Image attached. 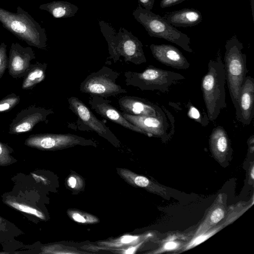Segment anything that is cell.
<instances>
[{"instance_id":"24","label":"cell","mask_w":254,"mask_h":254,"mask_svg":"<svg viewBox=\"0 0 254 254\" xmlns=\"http://www.w3.org/2000/svg\"><path fill=\"white\" fill-rule=\"evenodd\" d=\"M69 216L74 221L80 223H95L98 222V218L90 214L78 210H68Z\"/></svg>"},{"instance_id":"8","label":"cell","mask_w":254,"mask_h":254,"mask_svg":"<svg viewBox=\"0 0 254 254\" xmlns=\"http://www.w3.org/2000/svg\"><path fill=\"white\" fill-rule=\"evenodd\" d=\"M122 115L130 123L141 129L143 134L160 138L165 141L171 137L175 131V119L168 111L161 116H134L122 112Z\"/></svg>"},{"instance_id":"29","label":"cell","mask_w":254,"mask_h":254,"mask_svg":"<svg viewBox=\"0 0 254 254\" xmlns=\"http://www.w3.org/2000/svg\"><path fill=\"white\" fill-rule=\"evenodd\" d=\"M224 217V211L221 208L218 207L215 209L210 216V219L212 224H214L219 222Z\"/></svg>"},{"instance_id":"21","label":"cell","mask_w":254,"mask_h":254,"mask_svg":"<svg viewBox=\"0 0 254 254\" xmlns=\"http://www.w3.org/2000/svg\"><path fill=\"white\" fill-rule=\"evenodd\" d=\"M148 236L132 235L126 234L120 238L109 241L101 242L99 243L103 247L112 248H126L136 245L139 242L144 241Z\"/></svg>"},{"instance_id":"27","label":"cell","mask_w":254,"mask_h":254,"mask_svg":"<svg viewBox=\"0 0 254 254\" xmlns=\"http://www.w3.org/2000/svg\"><path fill=\"white\" fill-rule=\"evenodd\" d=\"M6 45L2 42L0 45V79L7 68L8 57L6 54Z\"/></svg>"},{"instance_id":"1","label":"cell","mask_w":254,"mask_h":254,"mask_svg":"<svg viewBox=\"0 0 254 254\" xmlns=\"http://www.w3.org/2000/svg\"><path fill=\"white\" fill-rule=\"evenodd\" d=\"M226 75L224 64L220 55L215 60H210L207 72L202 77L201 89L209 121L218 117L220 111L226 108L225 85Z\"/></svg>"},{"instance_id":"3","label":"cell","mask_w":254,"mask_h":254,"mask_svg":"<svg viewBox=\"0 0 254 254\" xmlns=\"http://www.w3.org/2000/svg\"><path fill=\"white\" fill-rule=\"evenodd\" d=\"M0 22L3 27L30 46L46 49L47 37L42 27L27 11L18 6L16 12L0 7Z\"/></svg>"},{"instance_id":"34","label":"cell","mask_w":254,"mask_h":254,"mask_svg":"<svg viewBox=\"0 0 254 254\" xmlns=\"http://www.w3.org/2000/svg\"><path fill=\"white\" fill-rule=\"evenodd\" d=\"M179 246L178 243L174 241H170L166 243L163 246L161 251H169L176 249Z\"/></svg>"},{"instance_id":"17","label":"cell","mask_w":254,"mask_h":254,"mask_svg":"<svg viewBox=\"0 0 254 254\" xmlns=\"http://www.w3.org/2000/svg\"><path fill=\"white\" fill-rule=\"evenodd\" d=\"M163 17L176 27H192L202 20L200 12L193 8H184L166 13Z\"/></svg>"},{"instance_id":"5","label":"cell","mask_w":254,"mask_h":254,"mask_svg":"<svg viewBox=\"0 0 254 254\" xmlns=\"http://www.w3.org/2000/svg\"><path fill=\"white\" fill-rule=\"evenodd\" d=\"M132 15L145 28L150 36L163 39L177 45L189 53L193 52L190 46V38L172 25L163 17L139 4Z\"/></svg>"},{"instance_id":"2","label":"cell","mask_w":254,"mask_h":254,"mask_svg":"<svg viewBox=\"0 0 254 254\" xmlns=\"http://www.w3.org/2000/svg\"><path fill=\"white\" fill-rule=\"evenodd\" d=\"M101 31L108 45L109 58L115 63L124 58L125 62L139 65L146 62L141 41L130 32L120 28L118 32L109 23L99 21Z\"/></svg>"},{"instance_id":"33","label":"cell","mask_w":254,"mask_h":254,"mask_svg":"<svg viewBox=\"0 0 254 254\" xmlns=\"http://www.w3.org/2000/svg\"><path fill=\"white\" fill-rule=\"evenodd\" d=\"M138 4L142 6L143 8L151 10L152 9L155 0H137Z\"/></svg>"},{"instance_id":"7","label":"cell","mask_w":254,"mask_h":254,"mask_svg":"<svg viewBox=\"0 0 254 254\" xmlns=\"http://www.w3.org/2000/svg\"><path fill=\"white\" fill-rule=\"evenodd\" d=\"M120 73L106 66L89 74L81 83L80 91L91 96L104 98L127 93V91L116 83Z\"/></svg>"},{"instance_id":"18","label":"cell","mask_w":254,"mask_h":254,"mask_svg":"<svg viewBox=\"0 0 254 254\" xmlns=\"http://www.w3.org/2000/svg\"><path fill=\"white\" fill-rule=\"evenodd\" d=\"M209 144L212 152L216 156L222 157L226 155L230 148V141L223 127L219 126L212 129L209 137Z\"/></svg>"},{"instance_id":"26","label":"cell","mask_w":254,"mask_h":254,"mask_svg":"<svg viewBox=\"0 0 254 254\" xmlns=\"http://www.w3.org/2000/svg\"><path fill=\"white\" fill-rule=\"evenodd\" d=\"M7 204L13 208L23 212L34 215L42 219L45 218V215L42 212L32 207L12 200H8Z\"/></svg>"},{"instance_id":"16","label":"cell","mask_w":254,"mask_h":254,"mask_svg":"<svg viewBox=\"0 0 254 254\" xmlns=\"http://www.w3.org/2000/svg\"><path fill=\"white\" fill-rule=\"evenodd\" d=\"M89 104L92 109L105 118L125 128L143 134L141 129L126 119L122 113L112 106L108 99L102 97L91 96L89 100Z\"/></svg>"},{"instance_id":"14","label":"cell","mask_w":254,"mask_h":254,"mask_svg":"<svg viewBox=\"0 0 254 254\" xmlns=\"http://www.w3.org/2000/svg\"><path fill=\"white\" fill-rule=\"evenodd\" d=\"M254 79L247 76L240 92L237 108L235 109L237 120L243 125H249L254 114Z\"/></svg>"},{"instance_id":"9","label":"cell","mask_w":254,"mask_h":254,"mask_svg":"<svg viewBox=\"0 0 254 254\" xmlns=\"http://www.w3.org/2000/svg\"><path fill=\"white\" fill-rule=\"evenodd\" d=\"M28 146L43 150H55L75 145H95L92 140L70 133H38L25 140Z\"/></svg>"},{"instance_id":"25","label":"cell","mask_w":254,"mask_h":254,"mask_svg":"<svg viewBox=\"0 0 254 254\" xmlns=\"http://www.w3.org/2000/svg\"><path fill=\"white\" fill-rule=\"evenodd\" d=\"M20 97L14 93L8 94L0 100V112L8 111L19 104Z\"/></svg>"},{"instance_id":"13","label":"cell","mask_w":254,"mask_h":254,"mask_svg":"<svg viewBox=\"0 0 254 254\" xmlns=\"http://www.w3.org/2000/svg\"><path fill=\"white\" fill-rule=\"evenodd\" d=\"M123 113L134 116L159 117L165 115L168 110L164 106L158 105L145 99L131 96H124L118 100Z\"/></svg>"},{"instance_id":"4","label":"cell","mask_w":254,"mask_h":254,"mask_svg":"<svg viewBox=\"0 0 254 254\" xmlns=\"http://www.w3.org/2000/svg\"><path fill=\"white\" fill-rule=\"evenodd\" d=\"M224 68L229 94L235 109L237 108L241 88L248 72L246 55L243 44L236 35L228 39L225 46Z\"/></svg>"},{"instance_id":"6","label":"cell","mask_w":254,"mask_h":254,"mask_svg":"<svg viewBox=\"0 0 254 254\" xmlns=\"http://www.w3.org/2000/svg\"><path fill=\"white\" fill-rule=\"evenodd\" d=\"M126 84L139 88L141 90H158L167 92L170 86L177 80L185 79L182 74L164 70L152 65L140 72L126 71Z\"/></svg>"},{"instance_id":"10","label":"cell","mask_w":254,"mask_h":254,"mask_svg":"<svg viewBox=\"0 0 254 254\" xmlns=\"http://www.w3.org/2000/svg\"><path fill=\"white\" fill-rule=\"evenodd\" d=\"M69 108L76 115L79 121L86 126L89 130L115 143L118 139L110 129L102 121L99 120L90 109L79 98L72 96L68 98Z\"/></svg>"},{"instance_id":"22","label":"cell","mask_w":254,"mask_h":254,"mask_svg":"<svg viewBox=\"0 0 254 254\" xmlns=\"http://www.w3.org/2000/svg\"><path fill=\"white\" fill-rule=\"evenodd\" d=\"M120 174L127 182L132 185L147 189L151 191H158L155 185L147 178L136 175L127 169H120Z\"/></svg>"},{"instance_id":"28","label":"cell","mask_w":254,"mask_h":254,"mask_svg":"<svg viewBox=\"0 0 254 254\" xmlns=\"http://www.w3.org/2000/svg\"><path fill=\"white\" fill-rule=\"evenodd\" d=\"M218 231V229H214L207 233L201 234L193 239L187 246L186 249H189L192 247H195L207 240L209 238L213 235Z\"/></svg>"},{"instance_id":"32","label":"cell","mask_w":254,"mask_h":254,"mask_svg":"<svg viewBox=\"0 0 254 254\" xmlns=\"http://www.w3.org/2000/svg\"><path fill=\"white\" fill-rule=\"evenodd\" d=\"M77 177L71 176L67 180L68 186L72 189H77L80 186V180H78Z\"/></svg>"},{"instance_id":"31","label":"cell","mask_w":254,"mask_h":254,"mask_svg":"<svg viewBox=\"0 0 254 254\" xmlns=\"http://www.w3.org/2000/svg\"><path fill=\"white\" fill-rule=\"evenodd\" d=\"M185 0H161L160 6L162 8H167L179 4Z\"/></svg>"},{"instance_id":"20","label":"cell","mask_w":254,"mask_h":254,"mask_svg":"<svg viewBox=\"0 0 254 254\" xmlns=\"http://www.w3.org/2000/svg\"><path fill=\"white\" fill-rule=\"evenodd\" d=\"M47 64L37 62L31 64L27 72L24 76L22 88L24 90H31L37 84L43 81L46 76Z\"/></svg>"},{"instance_id":"12","label":"cell","mask_w":254,"mask_h":254,"mask_svg":"<svg viewBox=\"0 0 254 254\" xmlns=\"http://www.w3.org/2000/svg\"><path fill=\"white\" fill-rule=\"evenodd\" d=\"M35 59L32 48L23 47L18 43H12L8 58L9 74L14 78L24 77L31 64V61Z\"/></svg>"},{"instance_id":"35","label":"cell","mask_w":254,"mask_h":254,"mask_svg":"<svg viewBox=\"0 0 254 254\" xmlns=\"http://www.w3.org/2000/svg\"><path fill=\"white\" fill-rule=\"evenodd\" d=\"M251 176H252V179H254V168H252V170Z\"/></svg>"},{"instance_id":"19","label":"cell","mask_w":254,"mask_h":254,"mask_svg":"<svg viewBox=\"0 0 254 254\" xmlns=\"http://www.w3.org/2000/svg\"><path fill=\"white\" fill-rule=\"evenodd\" d=\"M39 9L49 12L55 18H68L74 16L78 7L68 1L55 0L42 4Z\"/></svg>"},{"instance_id":"30","label":"cell","mask_w":254,"mask_h":254,"mask_svg":"<svg viewBox=\"0 0 254 254\" xmlns=\"http://www.w3.org/2000/svg\"><path fill=\"white\" fill-rule=\"evenodd\" d=\"M144 241H142L139 243L134 245L127 247L126 248H124L121 249H117L115 250H117L118 252L119 253L124 254H134L137 250L139 248V247L143 244Z\"/></svg>"},{"instance_id":"11","label":"cell","mask_w":254,"mask_h":254,"mask_svg":"<svg viewBox=\"0 0 254 254\" xmlns=\"http://www.w3.org/2000/svg\"><path fill=\"white\" fill-rule=\"evenodd\" d=\"M53 113L51 109L30 106L19 112L12 120L8 133L18 134L31 131L37 124L46 121L48 116Z\"/></svg>"},{"instance_id":"23","label":"cell","mask_w":254,"mask_h":254,"mask_svg":"<svg viewBox=\"0 0 254 254\" xmlns=\"http://www.w3.org/2000/svg\"><path fill=\"white\" fill-rule=\"evenodd\" d=\"M187 106V115L190 119H193L204 127L206 126L208 124L209 120L207 113H202L198 108L191 103H189Z\"/></svg>"},{"instance_id":"15","label":"cell","mask_w":254,"mask_h":254,"mask_svg":"<svg viewBox=\"0 0 254 254\" xmlns=\"http://www.w3.org/2000/svg\"><path fill=\"white\" fill-rule=\"evenodd\" d=\"M149 47L154 58L161 63L177 69H187L190 67L187 58L173 45L152 44Z\"/></svg>"}]
</instances>
